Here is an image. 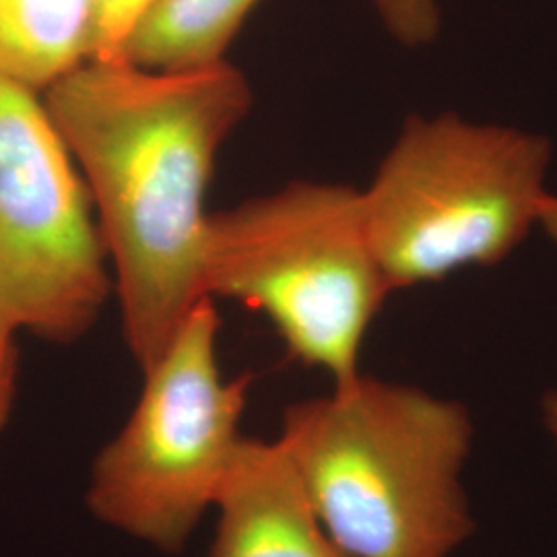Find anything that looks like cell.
<instances>
[{
	"label": "cell",
	"mask_w": 557,
	"mask_h": 557,
	"mask_svg": "<svg viewBox=\"0 0 557 557\" xmlns=\"http://www.w3.org/2000/svg\"><path fill=\"white\" fill-rule=\"evenodd\" d=\"M41 96L85 180L143 372L209 298L207 190L252 108L250 83L227 60L188 71L87 60Z\"/></svg>",
	"instance_id": "cell-1"
},
{
	"label": "cell",
	"mask_w": 557,
	"mask_h": 557,
	"mask_svg": "<svg viewBox=\"0 0 557 557\" xmlns=\"http://www.w3.org/2000/svg\"><path fill=\"white\" fill-rule=\"evenodd\" d=\"M347 557H453L473 537L467 405L363 372L285 409L277 436Z\"/></svg>",
	"instance_id": "cell-2"
},
{
	"label": "cell",
	"mask_w": 557,
	"mask_h": 557,
	"mask_svg": "<svg viewBox=\"0 0 557 557\" xmlns=\"http://www.w3.org/2000/svg\"><path fill=\"white\" fill-rule=\"evenodd\" d=\"M202 260L207 296L267 317L292 358L333 386L361 374L366 335L395 294L368 236L361 190L296 180L215 211Z\"/></svg>",
	"instance_id": "cell-3"
},
{
	"label": "cell",
	"mask_w": 557,
	"mask_h": 557,
	"mask_svg": "<svg viewBox=\"0 0 557 557\" xmlns=\"http://www.w3.org/2000/svg\"><path fill=\"white\" fill-rule=\"evenodd\" d=\"M552 140L457 112L411 114L361 190L393 292L510 259L539 225Z\"/></svg>",
	"instance_id": "cell-4"
},
{
	"label": "cell",
	"mask_w": 557,
	"mask_h": 557,
	"mask_svg": "<svg viewBox=\"0 0 557 557\" xmlns=\"http://www.w3.org/2000/svg\"><path fill=\"white\" fill-rule=\"evenodd\" d=\"M221 320L207 298L149 368L119 434L94 458L89 515L161 554H180L232 473L252 376L225 379Z\"/></svg>",
	"instance_id": "cell-5"
},
{
	"label": "cell",
	"mask_w": 557,
	"mask_h": 557,
	"mask_svg": "<svg viewBox=\"0 0 557 557\" xmlns=\"http://www.w3.org/2000/svg\"><path fill=\"white\" fill-rule=\"evenodd\" d=\"M114 292L91 199L40 91L0 77V312L32 337H85Z\"/></svg>",
	"instance_id": "cell-6"
},
{
	"label": "cell",
	"mask_w": 557,
	"mask_h": 557,
	"mask_svg": "<svg viewBox=\"0 0 557 557\" xmlns=\"http://www.w3.org/2000/svg\"><path fill=\"white\" fill-rule=\"evenodd\" d=\"M215 515L209 557H347L322 527L277 438H244Z\"/></svg>",
	"instance_id": "cell-7"
},
{
	"label": "cell",
	"mask_w": 557,
	"mask_h": 557,
	"mask_svg": "<svg viewBox=\"0 0 557 557\" xmlns=\"http://www.w3.org/2000/svg\"><path fill=\"white\" fill-rule=\"evenodd\" d=\"M91 59V0H0V77L44 94Z\"/></svg>",
	"instance_id": "cell-8"
},
{
	"label": "cell",
	"mask_w": 557,
	"mask_h": 557,
	"mask_svg": "<svg viewBox=\"0 0 557 557\" xmlns=\"http://www.w3.org/2000/svg\"><path fill=\"white\" fill-rule=\"evenodd\" d=\"M260 0H158L122 59L153 71H188L225 62Z\"/></svg>",
	"instance_id": "cell-9"
},
{
	"label": "cell",
	"mask_w": 557,
	"mask_h": 557,
	"mask_svg": "<svg viewBox=\"0 0 557 557\" xmlns=\"http://www.w3.org/2000/svg\"><path fill=\"white\" fill-rule=\"evenodd\" d=\"M158 0H91V59L119 60Z\"/></svg>",
	"instance_id": "cell-10"
},
{
	"label": "cell",
	"mask_w": 557,
	"mask_h": 557,
	"mask_svg": "<svg viewBox=\"0 0 557 557\" xmlns=\"http://www.w3.org/2000/svg\"><path fill=\"white\" fill-rule=\"evenodd\" d=\"M382 27L405 48H423L438 40L442 9L438 0H368Z\"/></svg>",
	"instance_id": "cell-11"
},
{
	"label": "cell",
	"mask_w": 557,
	"mask_h": 557,
	"mask_svg": "<svg viewBox=\"0 0 557 557\" xmlns=\"http://www.w3.org/2000/svg\"><path fill=\"white\" fill-rule=\"evenodd\" d=\"M21 333L0 312V438L7 432L11 416L15 409L17 384H20V347L17 337Z\"/></svg>",
	"instance_id": "cell-12"
},
{
	"label": "cell",
	"mask_w": 557,
	"mask_h": 557,
	"mask_svg": "<svg viewBox=\"0 0 557 557\" xmlns=\"http://www.w3.org/2000/svg\"><path fill=\"white\" fill-rule=\"evenodd\" d=\"M541 421L545 434L557 448V388L545 393L541 398Z\"/></svg>",
	"instance_id": "cell-13"
},
{
	"label": "cell",
	"mask_w": 557,
	"mask_h": 557,
	"mask_svg": "<svg viewBox=\"0 0 557 557\" xmlns=\"http://www.w3.org/2000/svg\"><path fill=\"white\" fill-rule=\"evenodd\" d=\"M539 227H543V232L557 244V197L552 193L545 197L543 205H541Z\"/></svg>",
	"instance_id": "cell-14"
}]
</instances>
